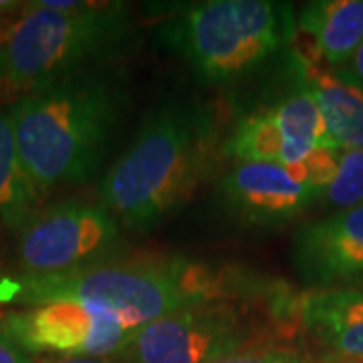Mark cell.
<instances>
[{
	"label": "cell",
	"mask_w": 363,
	"mask_h": 363,
	"mask_svg": "<svg viewBox=\"0 0 363 363\" xmlns=\"http://www.w3.org/2000/svg\"><path fill=\"white\" fill-rule=\"evenodd\" d=\"M116 236L117 220L104 204L63 200L40 208L18 228V271L49 274L89 264Z\"/></svg>",
	"instance_id": "cell-7"
},
{
	"label": "cell",
	"mask_w": 363,
	"mask_h": 363,
	"mask_svg": "<svg viewBox=\"0 0 363 363\" xmlns=\"http://www.w3.org/2000/svg\"><path fill=\"white\" fill-rule=\"evenodd\" d=\"M0 325L26 353L57 357L105 359L128 350L140 333L111 313L73 301L11 311L0 317Z\"/></svg>",
	"instance_id": "cell-8"
},
{
	"label": "cell",
	"mask_w": 363,
	"mask_h": 363,
	"mask_svg": "<svg viewBox=\"0 0 363 363\" xmlns=\"http://www.w3.org/2000/svg\"><path fill=\"white\" fill-rule=\"evenodd\" d=\"M214 363H321L295 343H264L230 353Z\"/></svg>",
	"instance_id": "cell-18"
},
{
	"label": "cell",
	"mask_w": 363,
	"mask_h": 363,
	"mask_svg": "<svg viewBox=\"0 0 363 363\" xmlns=\"http://www.w3.org/2000/svg\"><path fill=\"white\" fill-rule=\"evenodd\" d=\"M39 200L21 162L11 105L0 107V218L18 230L39 210Z\"/></svg>",
	"instance_id": "cell-14"
},
{
	"label": "cell",
	"mask_w": 363,
	"mask_h": 363,
	"mask_svg": "<svg viewBox=\"0 0 363 363\" xmlns=\"http://www.w3.org/2000/svg\"><path fill=\"white\" fill-rule=\"evenodd\" d=\"M16 6H21V2H11V0H0V14L11 13Z\"/></svg>",
	"instance_id": "cell-22"
},
{
	"label": "cell",
	"mask_w": 363,
	"mask_h": 363,
	"mask_svg": "<svg viewBox=\"0 0 363 363\" xmlns=\"http://www.w3.org/2000/svg\"><path fill=\"white\" fill-rule=\"evenodd\" d=\"M222 154L236 162H272L281 166L305 160L286 143L269 109L245 117L228 138Z\"/></svg>",
	"instance_id": "cell-15"
},
{
	"label": "cell",
	"mask_w": 363,
	"mask_h": 363,
	"mask_svg": "<svg viewBox=\"0 0 363 363\" xmlns=\"http://www.w3.org/2000/svg\"><path fill=\"white\" fill-rule=\"evenodd\" d=\"M131 30L125 2H26L6 26L0 59V107L111 59Z\"/></svg>",
	"instance_id": "cell-4"
},
{
	"label": "cell",
	"mask_w": 363,
	"mask_h": 363,
	"mask_svg": "<svg viewBox=\"0 0 363 363\" xmlns=\"http://www.w3.org/2000/svg\"><path fill=\"white\" fill-rule=\"evenodd\" d=\"M321 200L337 210L363 206V150L339 152L337 176L325 188Z\"/></svg>",
	"instance_id": "cell-17"
},
{
	"label": "cell",
	"mask_w": 363,
	"mask_h": 363,
	"mask_svg": "<svg viewBox=\"0 0 363 363\" xmlns=\"http://www.w3.org/2000/svg\"><path fill=\"white\" fill-rule=\"evenodd\" d=\"M301 297L283 286L271 298H214L160 317L123 351L130 363H214L247 347L293 343Z\"/></svg>",
	"instance_id": "cell-5"
},
{
	"label": "cell",
	"mask_w": 363,
	"mask_h": 363,
	"mask_svg": "<svg viewBox=\"0 0 363 363\" xmlns=\"http://www.w3.org/2000/svg\"><path fill=\"white\" fill-rule=\"evenodd\" d=\"M35 363H111L99 357H45Z\"/></svg>",
	"instance_id": "cell-21"
},
{
	"label": "cell",
	"mask_w": 363,
	"mask_h": 363,
	"mask_svg": "<svg viewBox=\"0 0 363 363\" xmlns=\"http://www.w3.org/2000/svg\"><path fill=\"white\" fill-rule=\"evenodd\" d=\"M335 73L343 75L345 79H350V81H353L355 85H359L363 89V43L362 47L357 49V52L353 55L350 65L345 67V69H341V71H335Z\"/></svg>",
	"instance_id": "cell-20"
},
{
	"label": "cell",
	"mask_w": 363,
	"mask_h": 363,
	"mask_svg": "<svg viewBox=\"0 0 363 363\" xmlns=\"http://www.w3.org/2000/svg\"><path fill=\"white\" fill-rule=\"evenodd\" d=\"M295 57L331 71L350 65L363 43V0H315L295 18Z\"/></svg>",
	"instance_id": "cell-11"
},
{
	"label": "cell",
	"mask_w": 363,
	"mask_h": 363,
	"mask_svg": "<svg viewBox=\"0 0 363 363\" xmlns=\"http://www.w3.org/2000/svg\"><path fill=\"white\" fill-rule=\"evenodd\" d=\"M228 208L252 224H279L298 216L321 200L323 192L295 180L272 162H236L222 180Z\"/></svg>",
	"instance_id": "cell-10"
},
{
	"label": "cell",
	"mask_w": 363,
	"mask_h": 363,
	"mask_svg": "<svg viewBox=\"0 0 363 363\" xmlns=\"http://www.w3.org/2000/svg\"><path fill=\"white\" fill-rule=\"evenodd\" d=\"M226 272L180 257H143L97 262L49 274H13L0 279V305L39 307L73 301L116 315L133 331L214 298L247 295Z\"/></svg>",
	"instance_id": "cell-1"
},
{
	"label": "cell",
	"mask_w": 363,
	"mask_h": 363,
	"mask_svg": "<svg viewBox=\"0 0 363 363\" xmlns=\"http://www.w3.org/2000/svg\"><path fill=\"white\" fill-rule=\"evenodd\" d=\"M121 99L91 71L55 81L11 105L26 176L43 198L99 168L119 121Z\"/></svg>",
	"instance_id": "cell-3"
},
{
	"label": "cell",
	"mask_w": 363,
	"mask_h": 363,
	"mask_svg": "<svg viewBox=\"0 0 363 363\" xmlns=\"http://www.w3.org/2000/svg\"><path fill=\"white\" fill-rule=\"evenodd\" d=\"M301 89H305L323 116L331 142L339 152L363 150V89L331 69L297 57Z\"/></svg>",
	"instance_id": "cell-13"
},
{
	"label": "cell",
	"mask_w": 363,
	"mask_h": 363,
	"mask_svg": "<svg viewBox=\"0 0 363 363\" xmlns=\"http://www.w3.org/2000/svg\"><path fill=\"white\" fill-rule=\"evenodd\" d=\"M216 121L206 105L156 107L101 182L104 206L130 228H150L186 204L216 160Z\"/></svg>",
	"instance_id": "cell-2"
},
{
	"label": "cell",
	"mask_w": 363,
	"mask_h": 363,
	"mask_svg": "<svg viewBox=\"0 0 363 363\" xmlns=\"http://www.w3.org/2000/svg\"><path fill=\"white\" fill-rule=\"evenodd\" d=\"M4 39H6V26L0 23V59H2V49H4Z\"/></svg>",
	"instance_id": "cell-23"
},
{
	"label": "cell",
	"mask_w": 363,
	"mask_h": 363,
	"mask_svg": "<svg viewBox=\"0 0 363 363\" xmlns=\"http://www.w3.org/2000/svg\"><path fill=\"white\" fill-rule=\"evenodd\" d=\"M269 111L286 143L293 150H297L303 157H307L319 147L339 152L335 143L331 142V135L327 131L319 107L305 89L293 93L291 97L283 99Z\"/></svg>",
	"instance_id": "cell-16"
},
{
	"label": "cell",
	"mask_w": 363,
	"mask_h": 363,
	"mask_svg": "<svg viewBox=\"0 0 363 363\" xmlns=\"http://www.w3.org/2000/svg\"><path fill=\"white\" fill-rule=\"evenodd\" d=\"M286 4L271 0H208L182 9L160 28V40L208 83L238 79L293 40Z\"/></svg>",
	"instance_id": "cell-6"
},
{
	"label": "cell",
	"mask_w": 363,
	"mask_h": 363,
	"mask_svg": "<svg viewBox=\"0 0 363 363\" xmlns=\"http://www.w3.org/2000/svg\"><path fill=\"white\" fill-rule=\"evenodd\" d=\"M301 325L337 362L363 363V285L305 293Z\"/></svg>",
	"instance_id": "cell-12"
},
{
	"label": "cell",
	"mask_w": 363,
	"mask_h": 363,
	"mask_svg": "<svg viewBox=\"0 0 363 363\" xmlns=\"http://www.w3.org/2000/svg\"><path fill=\"white\" fill-rule=\"evenodd\" d=\"M0 363H35V357L26 353L0 325Z\"/></svg>",
	"instance_id": "cell-19"
},
{
	"label": "cell",
	"mask_w": 363,
	"mask_h": 363,
	"mask_svg": "<svg viewBox=\"0 0 363 363\" xmlns=\"http://www.w3.org/2000/svg\"><path fill=\"white\" fill-rule=\"evenodd\" d=\"M293 264L303 281L335 289L363 277V206L301 226L293 240Z\"/></svg>",
	"instance_id": "cell-9"
}]
</instances>
